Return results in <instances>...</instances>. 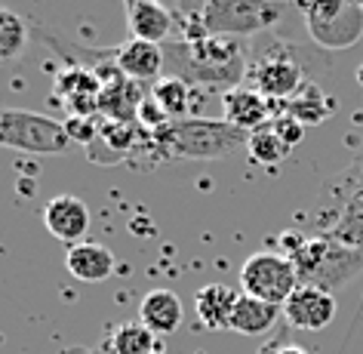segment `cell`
Wrapping results in <instances>:
<instances>
[{
    "label": "cell",
    "instance_id": "obj_1",
    "mask_svg": "<svg viewBox=\"0 0 363 354\" xmlns=\"http://www.w3.org/2000/svg\"><path fill=\"white\" fill-rule=\"evenodd\" d=\"M250 133L231 126L228 121L216 117H185V121H169L167 126L148 133L133 151L130 163L139 167V160L169 163V160H219L228 154L247 148Z\"/></svg>",
    "mask_w": 363,
    "mask_h": 354
},
{
    "label": "cell",
    "instance_id": "obj_2",
    "mask_svg": "<svg viewBox=\"0 0 363 354\" xmlns=\"http://www.w3.org/2000/svg\"><path fill=\"white\" fill-rule=\"evenodd\" d=\"M167 74L182 77L191 87H216L228 93L243 87L250 68L247 43L238 38H201V40H169L163 43Z\"/></svg>",
    "mask_w": 363,
    "mask_h": 354
},
{
    "label": "cell",
    "instance_id": "obj_3",
    "mask_svg": "<svg viewBox=\"0 0 363 354\" xmlns=\"http://www.w3.org/2000/svg\"><path fill=\"white\" fill-rule=\"evenodd\" d=\"M280 253L293 262L298 284L320 287L326 293L348 287L363 271V247H348L326 234H280Z\"/></svg>",
    "mask_w": 363,
    "mask_h": 354
},
{
    "label": "cell",
    "instance_id": "obj_4",
    "mask_svg": "<svg viewBox=\"0 0 363 354\" xmlns=\"http://www.w3.org/2000/svg\"><path fill=\"white\" fill-rule=\"evenodd\" d=\"M286 16V0H206L203 31L210 38H256Z\"/></svg>",
    "mask_w": 363,
    "mask_h": 354
},
{
    "label": "cell",
    "instance_id": "obj_5",
    "mask_svg": "<svg viewBox=\"0 0 363 354\" xmlns=\"http://www.w3.org/2000/svg\"><path fill=\"white\" fill-rule=\"evenodd\" d=\"M305 65H302V52L289 43L268 40L265 47H259L250 56L247 68V87H252L256 93H262L271 102H286L293 99L305 84Z\"/></svg>",
    "mask_w": 363,
    "mask_h": 354
},
{
    "label": "cell",
    "instance_id": "obj_6",
    "mask_svg": "<svg viewBox=\"0 0 363 354\" xmlns=\"http://www.w3.org/2000/svg\"><path fill=\"white\" fill-rule=\"evenodd\" d=\"M0 145L22 154H62L71 145V135L65 121L28 108H0Z\"/></svg>",
    "mask_w": 363,
    "mask_h": 354
},
{
    "label": "cell",
    "instance_id": "obj_7",
    "mask_svg": "<svg viewBox=\"0 0 363 354\" xmlns=\"http://www.w3.org/2000/svg\"><path fill=\"white\" fill-rule=\"evenodd\" d=\"M308 34L323 50H348L363 34V6L354 0H305Z\"/></svg>",
    "mask_w": 363,
    "mask_h": 354
},
{
    "label": "cell",
    "instance_id": "obj_8",
    "mask_svg": "<svg viewBox=\"0 0 363 354\" xmlns=\"http://www.w3.org/2000/svg\"><path fill=\"white\" fill-rule=\"evenodd\" d=\"M240 287L252 299L284 308L286 299L296 293L298 275L284 253H252L240 268Z\"/></svg>",
    "mask_w": 363,
    "mask_h": 354
},
{
    "label": "cell",
    "instance_id": "obj_9",
    "mask_svg": "<svg viewBox=\"0 0 363 354\" xmlns=\"http://www.w3.org/2000/svg\"><path fill=\"white\" fill-rule=\"evenodd\" d=\"M102 77L84 65H68L56 77V99L68 111V117L102 114Z\"/></svg>",
    "mask_w": 363,
    "mask_h": 354
},
{
    "label": "cell",
    "instance_id": "obj_10",
    "mask_svg": "<svg viewBox=\"0 0 363 354\" xmlns=\"http://www.w3.org/2000/svg\"><path fill=\"white\" fill-rule=\"evenodd\" d=\"M335 293H326L320 287H308L298 284L296 293L284 302V321L293 326V330L302 333H317L326 330L335 321Z\"/></svg>",
    "mask_w": 363,
    "mask_h": 354
},
{
    "label": "cell",
    "instance_id": "obj_11",
    "mask_svg": "<svg viewBox=\"0 0 363 354\" xmlns=\"http://www.w3.org/2000/svg\"><path fill=\"white\" fill-rule=\"evenodd\" d=\"M111 62L123 77L135 80V84H157V80L167 74V56H163V47L135 40V38H126L121 47H114Z\"/></svg>",
    "mask_w": 363,
    "mask_h": 354
},
{
    "label": "cell",
    "instance_id": "obj_12",
    "mask_svg": "<svg viewBox=\"0 0 363 354\" xmlns=\"http://www.w3.org/2000/svg\"><path fill=\"white\" fill-rule=\"evenodd\" d=\"M89 222H93L89 206L74 194H56L43 206V225H47V231L59 243H68V247L86 240Z\"/></svg>",
    "mask_w": 363,
    "mask_h": 354
},
{
    "label": "cell",
    "instance_id": "obj_13",
    "mask_svg": "<svg viewBox=\"0 0 363 354\" xmlns=\"http://www.w3.org/2000/svg\"><path fill=\"white\" fill-rule=\"evenodd\" d=\"M126 28H130V38L135 40H145V43H163L176 40V16L167 4H160V0H142V4H135L126 10Z\"/></svg>",
    "mask_w": 363,
    "mask_h": 354
},
{
    "label": "cell",
    "instance_id": "obj_14",
    "mask_svg": "<svg viewBox=\"0 0 363 354\" xmlns=\"http://www.w3.org/2000/svg\"><path fill=\"white\" fill-rule=\"evenodd\" d=\"M222 111L231 126H238L243 133H252V130H259V126L271 123L274 102L265 99L262 93H256L252 87H234L228 93H222Z\"/></svg>",
    "mask_w": 363,
    "mask_h": 354
},
{
    "label": "cell",
    "instance_id": "obj_15",
    "mask_svg": "<svg viewBox=\"0 0 363 354\" xmlns=\"http://www.w3.org/2000/svg\"><path fill=\"white\" fill-rule=\"evenodd\" d=\"M145 139V130L139 123H123V121H108L99 133V139L89 145L86 154L93 163H130L133 151L139 148V142Z\"/></svg>",
    "mask_w": 363,
    "mask_h": 354
},
{
    "label": "cell",
    "instance_id": "obj_16",
    "mask_svg": "<svg viewBox=\"0 0 363 354\" xmlns=\"http://www.w3.org/2000/svg\"><path fill=\"white\" fill-rule=\"evenodd\" d=\"M240 293L225 284H206L194 293V314L206 330H231V317Z\"/></svg>",
    "mask_w": 363,
    "mask_h": 354
},
{
    "label": "cell",
    "instance_id": "obj_17",
    "mask_svg": "<svg viewBox=\"0 0 363 354\" xmlns=\"http://www.w3.org/2000/svg\"><path fill=\"white\" fill-rule=\"evenodd\" d=\"M65 265L80 284H102V280L114 275V253L102 247V243L84 240V243L68 247Z\"/></svg>",
    "mask_w": 363,
    "mask_h": 354
},
{
    "label": "cell",
    "instance_id": "obj_18",
    "mask_svg": "<svg viewBox=\"0 0 363 354\" xmlns=\"http://www.w3.org/2000/svg\"><path fill=\"white\" fill-rule=\"evenodd\" d=\"M145 99H148V93L142 89V84H135V80L123 74H114L111 80H105V89H102V117L135 123Z\"/></svg>",
    "mask_w": 363,
    "mask_h": 354
},
{
    "label": "cell",
    "instance_id": "obj_19",
    "mask_svg": "<svg viewBox=\"0 0 363 354\" xmlns=\"http://www.w3.org/2000/svg\"><path fill=\"white\" fill-rule=\"evenodd\" d=\"M139 321L148 326L154 336H169L176 333L185 321V308L182 299L172 289H151L139 305Z\"/></svg>",
    "mask_w": 363,
    "mask_h": 354
},
{
    "label": "cell",
    "instance_id": "obj_20",
    "mask_svg": "<svg viewBox=\"0 0 363 354\" xmlns=\"http://www.w3.org/2000/svg\"><path fill=\"white\" fill-rule=\"evenodd\" d=\"M333 108H335V102L323 93V87H317L314 80H305L302 89H298L293 99H286V102H274V114L286 111V114H293L298 123L317 126V123H323L326 117L333 114Z\"/></svg>",
    "mask_w": 363,
    "mask_h": 354
},
{
    "label": "cell",
    "instance_id": "obj_21",
    "mask_svg": "<svg viewBox=\"0 0 363 354\" xmlns=\"http://www.w3.org/2000/svg\"><path fill=\"white\" fill-rule=\"evenodd\" d=\"M280 314H284L280 305H271V302H262V299L240 293L238 308H234V317H231V330L240 336H262L277 323Z\"/></svg>",
    "mask_w": 363,
    "mask_h": 354
},
{
    "label": "cell",
    "instance_id": "obj_22",
    "mask_svg": "<svg viewBox=\"0 0 363 354\" xmlns=\"http://www.w3.org/2000/svg\"><path fill=\"white\" fill-rule=\"evenodd\" d=\"M194 89H197V87L185 84L182 77L163 74L157 84H151V99L160 105V111L167 114L169 121H185V117H191Z\"/></svg>",
    "mask_w": 363,
    "mask_h": 354
},
{
    "label": "cell",
    "instance_id": "obj_23",
    "mask_svg": "<svg viewBox=\"0 0 363 354\" xmlns=\"http://www.w3.org/2000/svg\"><path fill=\"white\" fill-rule=\"evenodd\" d=\"M323 234L348 247H363V182L348 194L342 210H335V222Z\"/></svg>",
    "mask_w": 363,
    "mask_h": 354
},
{
    "label": "cell",
    "instance_id": "obj_24",
    "mask_svg": "<svg viewBox=\"0 0 363 354\" xmlns=\"http://www.w3.org/2000/svg\"><path fill=\"white\" fill-rule=\"evenodd\" d=\"M31 38L34 28H28V22L10 6H0V62L19 59Z\"/></svg>",
    "mask_w": 363,
    "mask_h": 354
},
{
    "label": "cell",
    "instance_id": "obj_25",
    "mask_svg": "<svg viewBox=\"0 0 363 354\" xmlns=\"http://www.w3.org/2000/svg\"><path fill=\"white\" fill-rule=\"evenodd\" d=\"M157 351V336L142 321L121 323L111 333V354H154Z\"/></svg>",
    "mask_w": 363,
    "mask_h": 354
},
{
    "label": "cell",
    "instance_id": "obj_26",
    "mask_svg": "<svg viewBox=\"0 0 363 354\" xmlns=\"http://www.w3.org/2000/svg\"><path fill=\"white\" fill-rule=\"evenodd\" d=\"M247 151H250V157L256 160V163H265V167H274V163L280 160H286V154L293 151L289 145L280 139V135L274 133V126L265 123V126H259V130H252L250 133V142H247Z\"/></svg>",
    "mask_w": 363,
    "mask_h": 354
},
{
    "label": "cell",
    "instance_id": "obj_27",
    "mask_svg": "<svg viewBox=\"0 0 363 354\" xmlns=\"http://www.w3.org/2000/svg\"><path fill=\"white\" fill-rule=\"evenodd\" d=\"M102 126H105V117L102 114H86V117H68L65 121V130L71 135V142H77V145H93L99 139V133H102Z\"/></svg>",
    "mask_w": 363,
    "mask_h": 354
},
{
    "label": "cell",
    "instance_id": "obj_28",
    "mask_svg": "<svg viewBox=\"0 0 363 354\" xmlns=\"http://www.w3.org/2000/svg\"><path fill=\"white\" fill-rule=\"evenodd\" d=\"M271 126H274V133L289 145V148H296V145L305 139V130H308L305 123H298L296 117L286 114V111H277L274 117H271Z\"/></svg>",
    "mask_w": 363,
    "mask_h": 354
},
{
    "label": "cell",
    "instance_id": "obj_29",
    "mask_svg": "<svg viewBox=\"0 0 363 354\" xmlns=\"http://www.w3.org/2000/svg\"><path fill=\"white\" fill-rule=\"evenodd\" d=\"M259 354H311V351L302 348V345H296L293 339H286V336H274V339H268L262 345Z\"/></svg>",
    "mask_w": 363,
    "mask_h": 354
},
{
    "label": "cell",
    "instance_id": "obj_30",
    "mask_svg": "<svg viewBox=\"0 0 363 354\" xmlns=\"http://www.w3.org/2000/svg\"><path fill=\"white\" fill-rule=\"evenodd\" d=\"M357 84H360V89H363V65L357 68Z\"/></svg>",
    "mask_w": 363,
    "mask_h": 354
},
{
    "label": "cell",
    "instance_id": "obj_31",
    "mask_svg": "<svg viewBox=\"0 0 363 354\" xmlns=\"http://www.w3.org/2000/svg\"><path fill=\"white\" fill-rule=\"evenodd\" d=\"M293 4L298 6V10H302V6H305V0H293Z\"/></svg>",
    "mask_w": 363,
    "mask_h": 354
},
{
    "label": "cell",
    "instance_id": "obj_32",
    "mask_svg": "<svg viewBox=\"0 0 363 354\" xmlns=\"http://www.w3.org/2000/svg\"><path fill=\"white\" fill-rule=\"evenodd\" d=\"M360 179H363V170H360Z\"/></svg>",
    "mask_w": 363,
    "mask_h": 354
}]
</instances>
